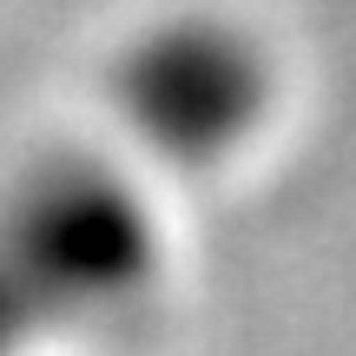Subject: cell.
<instances>
[{
	"instance_id": "2",
	"label": "cell",
	"mask_w": 356,
	"mask_h": 356,
	"mask_svg": "<svg viewBox=\"0 0 356 356\" xmlns=\"http://www.w3.org/2000/svg\"><path fill=\"white\" fill-rule=\"evenodd\" d=\"M113 145L152 172H225L264 139L277 73L264 40L231 13H165L106 66Z\"/></svg>"
},
{
	"instance_id": "1",
	"label": "cell",
	"mask_w": 356,
	"mask_h": 356,
	"mask_svg": "<svg viewBox=\"0 0 356 356\" xmlns=\"http://www.w3.org/2000/svg\"><path fill=\"white\" fill-rule=\"evenodd\" d=\"M106 145L40 152L13 185V297L20 317H40L60 337L106 330L145 310L165 284V211L145 191L139 159Z\"/></svg>"
}]
</instances>
